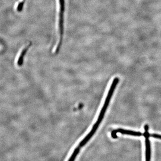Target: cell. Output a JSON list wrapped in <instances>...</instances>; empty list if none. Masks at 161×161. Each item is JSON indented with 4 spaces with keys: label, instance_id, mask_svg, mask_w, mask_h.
<instances>
[{
    "label": "cell",
    "instance_id": "obj_1",
    "mask_svg": "<svg viewBox=\"0 0 161 161\" xmlns=\"http://www.w3.org/2000/svg\"><path fill=\"white\" fill-rule=\"evenodd\" d=\"M119 81V78H115L113 79V81H112V84L111 85L110 88L108 91V94L105 99L103 106L98 117V120L96 121L95 123L94 124V126H93L91 130L89 132V133L86 135L84 138L80 142L78 146L77 147L75 150H74V152L72 153V155H71L70 159H69V161H74L75 160L77 155H78V154H79L81 148L83 147L85 144H87V143L90 140L92 137L93 136V135L95 133L96 131L98 129L100 124H101V122L103 121V119L104 117L107 109L111 97L113 95L115 89L117 87V85L118 84Z\"/></svg>",
    "mask_w": 161,
    "mask_h": 161
},
{
    "label": "cell",
    "instance_id": "obj_2",
    "mask_svg": "<svg viewBox=\"0 0 161 161\" xmlns=\"http://www.w3.org/2000/svg\"><path fill=\"white\" fill-rule=\"evenodd\" d=\"M120 133L125 135H132L134 136H143V133L141 132H136V131H131V130H125L124 129H119L116 130H113L111 133V136L114 139L117 138V133Z\"/></svg>",
    "mask_w": 161,
    "mask_h": 161
},
{
    "label": "cell",
    "instance_id": "obj_3",
    "mask_svg": "<svg viewBox=\"0 0 161 161\" xmlns=\"http://www.w3.org/2000/svg\"><path fill=\"white\" fill-rule=\"evenodd\" d=\"M145 145H146V160L147 161L150 160L151 158V145L149 137H146Z\"/></svg>",
    "mask_w": 161,
    "mask_h": 161
},
{
    "label": "cell",
    "instance_id": "obj_4",
    "mask_svg": "<svg viewBox=\"0 0 161 161\" xmlns=\"http://www.w3.org/2000/svg\"><path fill=\"white\" fill-rule=\"evenodd\" d=\"M31 45V43H30V44L28 45L26 48H24V49L22 51V52H21V54H20V55L19 56V60H18V63H17L18 65L19 66H22V65H23V64L24 56H25V55L26 54L27 52V50L30 47Z\"/></svg>",
    "mask_w": 161,
    "mask_h": 161
},
{
    "label": "cell",
    "instance_id": "obj_5",
    "mask_svg": "<svg viewBox=\"0 0 161 161\" xmlns=\"http://www.w3.org/2000/svg\"><path fill=\"white\" fill-rule=\"evenodd\" d=\"M24 4V1H21L20 3H19V4L18 5V6H17V9L18 11L20 12L22 11V9H23Z\"/></svg>",
    "mask_w": 161,
    "mask_h": 161
},
{
    "label": "cell",
    "instance_id": "obj_6",
    "mask_svg": "<svg viewBox=\"0 0 161 161\" xmlns=\"http://www.w3.org/2000/svg\"><path fill=\"white\" fill-rule=\"evenodd\" d=\"M150 137L161 139V135H159V134H155V133H154V134H150Z\"/></svg>",
    "mask_w": 161,
    "mask_h": 161
}]
</instances>
